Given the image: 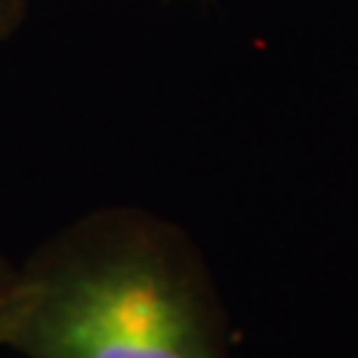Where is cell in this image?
I'll use <instances>...</instances> for the list:
<instances>
[{"instance_id":"6da1fadb","label":"cell","mask_w":358,"mask_h":358,"mask_svg":"<svg viewBox=\"0 0 358 358\" xmlns=\"http://www.w3.org/2000/svg\"><path fill=\"white\" fill-rule=\"evenodd\" d=\"M3 348L24 358H231L202 252L136 207L77 217L19 266Z\"/></svg>"},{"instance_id":"7a4b0ae2","label":"cell","mask_w":358,"mask_h":358,"mask_svg":"<svg viewBox=\"0 0 358 358\" xmlns=\"http://www.w3.org/2000/svg\"><path fill=\"white\" fill-rule=\"evenodd\" d=\"M16 287H19V266H13L0 255V348L6 343V332H8V324H11Z\"/></svg>"},{"instance_id":"3957f363","label":"cell","mask_w":358,"mask_h":358,"mask_svg":"<svg viewBox=\"0 0 358 358\" xmlns=\"http://www.w3.org/2000/svg\"><path fill=\"white\" fill-rule=\"evenodd\" d=\"M27 11V0H0V43L11 38L13 29L22 24Z\"/></svg>"}]
</instances>
